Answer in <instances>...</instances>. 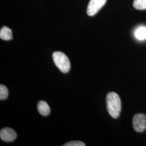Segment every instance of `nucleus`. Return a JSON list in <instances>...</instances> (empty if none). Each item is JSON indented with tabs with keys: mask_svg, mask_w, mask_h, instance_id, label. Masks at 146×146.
<instances>
[{
	"mask_svg": "<svg viewBox=\"0 0 146 146\" xmlns=\"http://www.w3.org/2000/svg\"><path fill=\"white\" fill-rule=\"evenodd\" d=\"M0 38L5 41H9L12 39V31L7 27H3L0 31Z\"/></svg>",
	"mask_w": 146,
	"mask_h": 146,
	"instance_id": "nucleus-7",
	"label": "nucleus"
},
{
	"mask_svg": "<svg viewBox=\"0 0 146 146\" xmlns=\"http://www.w3.org/2000/svg\"><path fill=\"white\" fill-rule=\"evenodd\" d=\"M107 108L110 115L116 119L120 116L121 101L119 95L115 92H110L106 97Z\"/></svg>",
	"mask_w": 146,
	"mask_h": 146,
	"instance_id": "nucleus-1",
	"label": "nucleus"
},
{
	"mask_svg": "<svg viewBox=\"0 0 146 146\" xmlns=\"http://www.w3.org/2000/svg\"><path fill=\"white\" fill-rule=\"evenodd\" d=\"M133 6L136 9L145 10L146 9V0H134Z\"/></svg>",
	"mask_w": 146,
	"mask_h": 146,
	"instance_id": "nucleus-9",
	"label": "nucleus"
},
{
	"mask_svg": "<svg viewBox=\"0 0 146 146\" xmlns=\"http://www.w3.org/2000/svg\"><path fill=\"white\" fill-rule=\"evenodd\" d=\"M106 2L107 0H90L87 9V14L90 16L95 15Z\"/></svg>",
	"mask_w": 146,
	"mask_h": 146,
	"instance_id": "nucleus-4",
	"label": "nucleus"
},
{
	"mask_svg": "<svg viewBox=\"0 0 146 146\" xmlns=\"http://www.w3.org/2000/svg\"><path fill=\"white\" fill-rule=\"evenodd\" d=\"M17 137L15 131L10 128H5L0 131V137L2 140L5 142H12Z\"/></svg>",
	"mask_w": 146,
	"mask_h": 146,
	"instance_id": "nucleus-5",
	"label": "nucleus"
},
{
	"mask_svg": "<svg viewBox=\"0 0 146 146\" xmlns=\"http://www.w3.org/2000/svg\"><path fill=\"white\" fill-rule=\"evenodd\" d=\"M133 125L136 132L144 131L146 129V115L142 113L135 114L133 119Z\"/></svg>",
	"mask_w": 146,
	"mask_h": 146,
	"instance_id": "nucleus-3",
	"label": "nucleus"
},
{
	"mask_svg": "<svg viewBox=\"0 0 146 146\" xmlns=\"http://www.w3.org/2000/svg\"><path fill=\"white\" fill-rule=\"evenodd\" d=\"M52 59L56 66L61 72L68 73L70 68V63L66 55L61 52H55L52 54Z\"/></svg>",
	"mask_w": 146,
	"mask_h": 146,
	"instance_id": "nucleus-2",
	"label": "nucleus"
},
{
	"mask_svg": "<svg viewBox=\"0 0 146 146\" xmlns=\"http://www.w3.org/2000/svg\"><path fill=\"white\" fill-rule=\"evenodd\" d=\"M37 110L40 114L43 116H47L50 112L48 104L46 102L43 101H41L38 102L37 104Z\"/></svg>",
	"mask_w": 146,
	"mask_h": 146,
	"instance_id": "nucleus-6",
	"label": "nucleus"
},
{
	"mask_svg": "<svg viewBox=\"0 0 146 146\" xmlns=\"http://www.w3.org/2000/svg\"><path fill=\"white\" fill-rule=\"evenodd\" d=\"M86 144L80 141H70L69 142H68L64 145H63V146H85Z\"/></svg>",
	"mask_w": 146,
	"mask_h": 146,
	"instance_id": "nucleus-11",
	"label": "nucleus"
},
{
	"mask_svg": "<svg viewBox=\"0 0 146 146\" xmlns=\"http://www.w3.org/2000/svg\"><path fill=\"white\" fill-rule=\"evenodd\" d=\"M9 94V92L8 88L5 86L1 84L0 85V100H4L6 99Z\"/></svg>",
	"mask_w": 146,
	"mask_h": 146,
	"instance_id": "nucleus-10",
	"label": "nucleus"
},
{
	"mask_svg": "<svg viewBox=\"0 0 146 146\" xmlns=\"http://www.w3.org/2000/svg\"><path fill=\"white\" fill-rule=\"evenodd\" d=\"M135 36L136 38L139 40H143L146 38V28L141 27L139 28L135 31Z\"/></svg>",
	"mask_w": 146,
	"mask_h": 146,
	"instance_id": "nucleus-8",
	"label": "nucleus"
}]
</instances>
